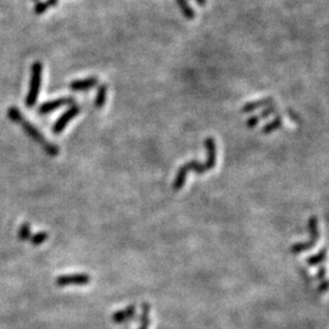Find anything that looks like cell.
<instances>
[{"label":"cell","instance_id":"7a4b0ae2","mask_svg":"<svg viewBox=\"0 0 329 329\" xmlns=\"http://www.w3.org/2000/svg\"><path fill=\"white\" fill-rule=\"evenodd\" d=\"M8 117H9L13 122H15V123H19L20 126L24 128L25 132L33 139V140L37 141L38 144H41L42 147L44 149V151L47 152L48 155L56 156L59 154V146L53 143H49V141L47 140V138L39 132V129L37 128L36 126H33L27 118H25L24 116H22L21 111H20L18 107L15 106L9 107V110H8Z\"/></svg>","mask_w":329,"mask_h":329},{"label":"cell","instance_id":"e0dca14e","mask_svg":"<svg viewBox=\"0 0 329 329\" xmlns=\"http://www.w3.org/2000/svg\"><path fill=\"white\" fill-rule=\"evenodd\" d=\"M282 126V117L280 116H278V117L274 118L273 121L271 122V123L267 124V126H265L262 128V132L265 133V134H268V133L273 132V130H276L279 128V127Z\"/></svg>","mask_w":329,"mask_h":329},{"label":"cell","instance_id":"ba28073f","mask_svg":"<svg viewBox=\"0 0 329 329\" xmlns=\"http://www.w3.org/2000/svg\"><path fill=\"white\" fill-rule=\"evenodd\" d=\"M98 84V78L96 77H88L84 79H78L70 83V89L75 92H82V90H88L90 88L95 87Z\"/></svg>","mask_w":329,"mask_h":329},{"label":"cell","instance_id":"5bb4252c","mask_svg":"<svg viewBox=\"0 0 329 329\" xmlns=\"http://www.w3.org/2000/svg\"><path fill=\"white\" fill-rule=\"evenodd\" d=\"M176 2H177L178 7H180V9L182 10L183 15L186 16L187 19H188V20H193V19L195 18L194 10H193L191 7H189L188 2H187V0H176Z\"/></svg>","mask_w":329,"mask_h":329},{"label":"cell","instance_id":"9c48e42d","mask_svg":"<svg viewBox=\"0 0 329 329\" xmlns=\"http://www.w3.org/2000/svg\"><path fill=\"white\" fill-rule=\"evenodd\" d=\"M134 316H135V306L129 305L128 307H126L124 310H120V311L115 312V313L112 314L111 319L113 323H117V324H120V323H124V322H127V320L132 319Z\"/></svg>","mask_w":329,"mask_h":329},{"label":"cell","instance_id":"30bf717a","mask_svg":"<svg viewBox=\"0 0 329 329\" xmlns=\"http://www.w3.org/2000/svg\"><path fill=\"white\" fill-rule=\"evenodd\" d=\"M273 99L272 98H265V99H261V100H256V101H252V103H248L246 105H244L242 107V112L243 113H248V112H252L255 111V110L260 109V107H263V106H269V105L273 104Z\"/></svg>","mask_w":329,"mask_h":329},{"label":"cell","instance_id":"8fae6325","mask_svg":"<svg viewBox=\"0 0 329 329\" xmlns=\"http://www.w3.org/2000/svg\"><path fill=\"white\" fill-rule=\"evenodd\" d=\"M150 325V305L144 302L141 305V313L139 318V328L138 329H149Z\"/></svg>","mask_w":329,"mask_h":329},{"label":"cell","instance_id":"9a60e30c","mask_svg":"<svg viewBox=\"0 0 329 329\" xmlns=\"http://www.w3.org/2000/svg\"><path fill=\"white\" fill-rule=\"evenodd\" d=\"M327 249H322L318 254L313 255V256H311L310 259L307 260V263L310 266H316V265H319V263H322L323 261L327 260Z\"/></svg>","mask_w":329,"mask_h":329},{"label":"cell","instance_id":"2e32d148","mask_svg":"<svg viewBox=\"0 0 329 329\" xmlns=\"http://www.w3.org/2000/svg\"><path fill=\"white\" fill-rule=\"evenodd\" d=\"M31 226L30 223H24L21 227H20L19 232H18V237L20 240H30L31 238Z\"/></svg>","mask_w":329,"mask_h":329},{"label":"cell","instance_id":"4fadbf2b","mask_svg":"<svg viewBox=\"0 0 329 329\" xmlns=\"http://www.w3.org/2000/svg\"><path fill=\"white\" fill-rule=\"evenodd\" d=\"M59 3V0H45V2H39L38 4L35 5V9H33V13L36 15H42V14L45 13L49 8L56 7Z\"/></svg>","mask_w":329,"mask_h":329},{"label":"cell","instance_id":"8992f818","mask_svg":"<svg viewBox=\"0 0 329 329\" xmlns=\"http://www.w3.org/2000/svg\"><path fill=\"white\" fill-rule=\"evenodd\" d=\"M90 282V277L86 273H76V274H65L56 278L55 284L58 286H67V285H86Z\"/></svg>","mask_w":329,"mask_h":329},{"label":"cell","instance_id":"6da1fadb","mask_svg":"<svg viewBox=\"0 0 329 329\" xmlns=\"http://www.w3.org/2000/svg\"><path fill=\"white\" fill-rule=\"evenodd\" d=\"M204 144H205L206 151H208V158H206V162L200 163V162H198L197 160H194V161H191V162L184 163L183 166H181L180 170H178V172H177V176H176L174 186H172L174 191H180V189L183 188L184 183H186V178H187V175H188V172L194 171V172H197L198 175H203L216 166L217 152H216V143H215V139L211 137L206 138L205 143Z\"/></svg>","mask_w":329,"mask_h":329},{"label":"cell","instance_id":"7402d4cb","mask_svg":"<svg viewBox=\"0 0 329 329\" xmlns=\"http://www.w3.org/2000/svg\"><path fill=\"white\" fill-rule=\"evenodd\" d=\"M195 2H197L200 7H205L206 5V0H195Z\"/></svg>","mask_w":329,"mask_h":329},{"label":"cell","instance_id":"3957f363","mask_svg":"<svg viewBox=\"0 0 329 329\" xmlns=\"http://www.w3.org/2000/svg\"><path fill=\"white\" fill-rule=\"evenodd\" d=\"M42 73H43V65L41 61L33 62L32 67H31V81H30V89H28V94L26 96L27 107H33L37 104L39 96V90H41L42 84Z\"/></svg>","mask_w":329,"mask_h":329},{"label":"cell","instance_id":"d6986e66","mask_svg":"<svg viewBox=\"0 0 329 329\" xmlns=\"http://www.w3.org/2000/svg\"><path fill=\"white\" fill-rule=\"evenodd\" d=\"M261 120H262V118H261L260 115L252 116L251 118H249V120L246 121V126H248L249 128H252V127L256 126V124L259 123V121H261Z\"/></svg>","mask_w":329,"mask_h":329},{"label":"cell","instance_id":"44dd1931","mask_svg":"<svg viewBox=\"0 0 329 329\" xmlns=\"http://www.w3.org/2000/svg\"><path fill=\"white\" fill-rule=\"evenodd\" d=\"M319 291H325V290H328L329 289V282L328 280H324V282H322L319 284Z\"/></svg>","mask_w":329,"mask_h":329},{"label":"cell","instance_id":"5b68a950","mask_svg":"<svg viewBox=\"0 0 329 329\" xmlns=\"http://www.w3.org/2000/svg\"><path fill=\"white\" fill-rule=\"evenodd\" d=\"M79 111H81V109H79L78 105H72V106L70 107L67 111H65L60 117L58 118V121L54 123V126L52 127V130L54 134H60V133L64 132V129L66 128V126L69 124V122L71 120H73V118L76 117V116H78Z\"/></svg>","mask_w":329,"mask_h":329},{"label":"cell","instance_id":"277c9868","mask_svg":"<svg viewBox=\"0 0 329 329\" xmlns=\"http://www.w3.org/2000/svg\"><path fill=\"white\" fill-rule=\"evenodd\" d=\"M308 231H310V240L306 243H297L291 246L293 254H300L302 251L310 250L313 248L319 239V228H318V218L316 216H311L308 220Z\"/></svg>","mask_w":329,"mask_h":329},{"label":"cell","instance_id":"ffe728a7","mask_svg":"<svg viewBox=\"0 0 329 329\" xmlns=\"http://www.w3.org/2000/svg\"><path fill=\"white\" fill-rule=\"evenodd\" d=\"M325 274H327V269H325V267H322L318 271V273H317V278H318L319 280H324Z\"/></svg>","mask_w":329,"mask_h":329},{"label":"cell","instance_id":"7c38bea8","mask_svg":"<svg viewBox=\"0 0 329 329\" xmlns=\"http://www.w3.org/2000/svg\"><path fill=\"white\" fill-rule=\"evenodd\" d=\"M106 95H107V87L105 84H101L99 87L98 93L95 95V100H94V105L96 109H101L104 107L105 101H106Z\"/></svg>","mask_w":329,"mask_h":329},{"label":"cell","instance_id":"ac0fdd59","mask_svg":"<svg viewBox=\"0 0 329 329\" xmlns=\"http://www.w3.org/2000/svg\"><path fill=\"white\" fill-rule=\"evenodd\" d=\"M47 239H48L47 232H38V233L31 235L30 242L32 243L33 245H41V244H43Z\"/></svg>","mask_w":329,"mask_h":329},{"label":"cell","instance_id":"52a82bcc","mask_svg":"<svg viewBox=\"0 0 329 329\" xmlns=\"http://www.w3.org/2000/svg\"><path fill=\"white\" fill-rule=\"evenodd\" d=\"M76 99L72 96H67V98H60L56 99V100H50L47 103H43L41 106L38 107V113L39 115H48V113L53 112L54 110H58L59 107L65 106V105H75Z\"/></svg>","mask_w":329,"mask_h":329}]
</instances>
